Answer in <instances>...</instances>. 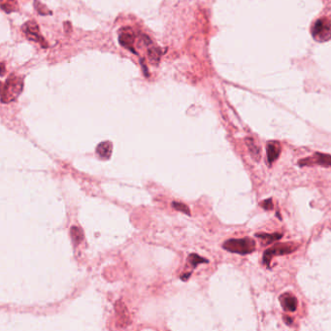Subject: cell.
Masks as SVG:
<instances>
[{
	"mask_svg": "<svg viewBox=\"0 0 331 331\" xmlns=\"http://www.w3.org/2000/svg\"><path fill=\"white\" fill-rule=\"evenodd\" d=\"M281 306L284 309V311L287 312H295L297 308V299L296 296L289 293H285L280 296L279 298Z\"/></svg>",
	"mask_w": 331,
	"mask_h": 331,
	"instance_id": "52a82bcc",
	"label": "cell"
},
{
	"mask_svg": "<svg viewBox=\"0 0 331 331\" xmlns=\"http://www.w3.org/2000/svg\"><path fill=\"white\" fill-rule=\"evenodd\" d=\"M173 207L175 209H177L179 211L181 212H184V213L188 214L189 215V210L188 208V206H186L185 204H182V203H177V202H173Z\"/></svg>",
	"mask_w": 331,
	"mask_h": 331,
	"instance_id": "2e32d148",
	"label": "cell"
},
{
	"mask_svg": "<svg viewBox=\"0 0 331 331\" xmlns=\"http://www.w3.org/2000/svg\"><path fill=\"white\" fill-rule=\"evenodd\" d=\"M256 236L259 237L261 241H263L264 245H269V244H271V243L277 241V240H280L283 237V234L282 233H277V232L272 233V234L258 233V234H256Z\"/></svg>",
	"mask_w": 331,
	"mask_h": 331,
	"instance_id": "7c38bea8",
	"label": "cell"
},
{
	"mask_svg": "<svg viewBox=\"0 0 331 331\" xmlns=\"http://www.w3.org/2000/svg\"><path fill=\"white\" fill-rule=\"evenodd\" d=\"M189 263L192 265V267H196L197 264H200V263H208V260L203 259L195 254H192L189 256Z\"/></svg>",
	"mask_w": 331,
	"mask_h": 331,
	"instance_id": "5bb4252c",
	"label": "cell"
},
{
	"mask_svg": "<svg viewBox=\"0 0 331 331\" xmlns=\"http://www.w3.org/2000/svg\"><path fill=\"white\" fill-rule=\"evenodd\" d=\"M298 166H321L324 167H331L330 154H322L316 152L315 154L306 158H302L298 161Z\"/></svg>",
	"mask_w": 331,
	"mask_h": 331,
	"instance_id": "5b68a950",
	"label": "cell"
},
{
	"mask_svg": "<svg viewBox=\"0 0 331 331\" xmlns=\"http://www.w3.org/2000/svg\"><path fill=\"white\" fill-rule=\"evenodd\" d=\"M119 43L122 47L127 48L130 50L131 52L135 53L134 49H133V43H134V35H133V31L130 30L129 28H125L123 32H120L119 34Z\"/></svg>",
	"mask_w": 331,
	"mask_h": 331,
	"instance_id": "9c48e42d",
	"label": "cell"
},
{
	"mask_svg": "<svg viewBox=\"0 0 331 331\" xmlns=\"http://www.w3.org/2000/svg\"><path fill=\"white\" fill-rule=\"evenodd\" d=\"M245 141H246L250 154L253 157V159L257 162L260 161V156H261V150H260V147L255 143L254 139H252V138H246Z\"/></svg>",
	"mask_w": 331,
	"mask_h": 331,
	"instance_id": "30bf717a",
	"label": "cell"
},
{
	"mask_svg": "<svg viewBox=\"0 0 331 331\" xmlns=\"http://www.w3.org/2000/svg\"><path fill=\"white\" fill-rule=\"evenodd\" d=\"M159 58H160V52L157 48H151L149 50V59L153 64H157Z\"/></svg>",
	"mask_w": 331,
	"mask_h": 331,
	"instance_id": "4fadbf2b",
	"label": "cell"
},
{
	"mask_svg": "<svg viewBox=\"0 0 331 331\" xmlns=\"http://www.w3.org/2000/svg\"><path fill=\"white\" fill-rule=\"evenodd\" d=\"M260 205L261 206V208H263L264 210H273L274 209L272 198H268V199H265V200L260 202Z\"/></svg>",
	"mask_w": 331,
	"mask_h": 331,
	"instance_id": "9a60e30c",
	"label": "cell"
},
{
	"mask_svg": "<svg viewBox=\"0 0 331 331\" xmlns=\"http://www.w3.org/2000/svg\"><path fill=\"white\" fill-rule=\"evenodd\" d=\"M23 88H24L23 79L20 77L11 76L6 81V83L4 84V87L2 89V97H1L2 102L7 103L15 100L22 93Z\"/></svg>",
	"mask_w": 331,
	"mask_h": 331,
	"instance_id": "7a4b0ae2",
	"label": "cell"
},
{
	"mask_svg": "<svg viewBox=\"0 0 331 331\" xmlns=\"http://www.w3.org/2000/svg\"><path fill=\"white\" fill-rule=\"evenodd\" d=\"M283 319H284V323H285L287 326L293 325V323H294V319H293L292 317L284 316V317H283Z\"/></svg>",
	"mask_w": 331,
	"mask_h": 331,
	"instance_id": "e0dca14e",
	"label": "cell"
},
{
	"mask_svg": "<svg viewBox=\"0 0 331 331\" xmlns=\"http://www.w3.org/2000/svg\"><path fill=\"white\" fill-rule=\"evenodd\" d=\"M282 152L281 144L278 141H269L266 144V156H267V163L271 166L275 162L278 157L280 156Z\"/></svg>",
	"mask_w": 331,
	"mask_h": 331,
	"instance_id": "8992f818",
	"label": "cell"
},
{
	"mask_svg": "<svg viewBox=\"0 0 331 331\" xmlns=\"http://www.w3.org/2000/svg\"><path fill=\"white\" fill-rule=\"evenodd\" d=\"M297 248H298V245L296 243L286 242V243L276 244L271 248H268L264 252L262 261L267 267H269L270 262H271V260H272L274 257H279V256L292 254V253L296 252Z\"/></svg>",
	"mask_w": 331,
	"mask_h": 331,
	"instance_id": "3957f363",
	"label": "cell"
},
{
	"mask_svg": "<svg viewBox=\"0 0 331 331\" xmlns=\"http://www.w3.org/2000/svg\"><path fill=\"white\" fill-rule=\"evenodd\" d=\"M112 148H113V146L111 142L100 143L96 149V153L100 158L108 159L111 156Z\"/></svg>",
	"mask_w": 331,
	"mask_h": 331,
	"instance_id": "8fae6325",
	"label": "cell"
},
{
	"mask_svg": "<svg viewBox=\"0 0 331 331\" xmlns=\"http://www.w3.org/2000/svg\"><path fill=\"white\" fill-rule=\"evenodd\" d=\"M24 31L25 35L27 36L30 40L35 42H42L43 38L40 35V31L35 22L32 21L24 24Z\"/></svg>",
	"mask_w": 331,
	"mask_h": 331,
	"instance_id": "ba28073f",
	"label": "cell"
},
{
	"mask_svg": "<svg viewBox=\"0 0 331 331\" xmlns=\"http://www.w3.org/2000/svg\"><path fill=\"white\" fill-rule=\"evenodd\" d=\"M312 36L318 42H325L331 38V18H320L312 26Z\"/></svg>",
	"mask_w": 331,
	"mask_h": 331,
	"instance_id": "277c9868",
	"label": "cell"
},
{
	"mask_svg": "<svg viewBox=\"0 0 331 331\" xmlns=\"http://www.w3.org/2000/svg\"><path fill=\"white\" fill-rule=\"evenodd\" d=\"M223 248L227 252L245 256L256 251V242L250 237H244L241 239H229L224 243Z\"/></svg>",
	"mask_w": 331,
	"mask_h": 331,
	"instance_id": "6da1fadb",
	"label": "cell"
}]
</instances>
